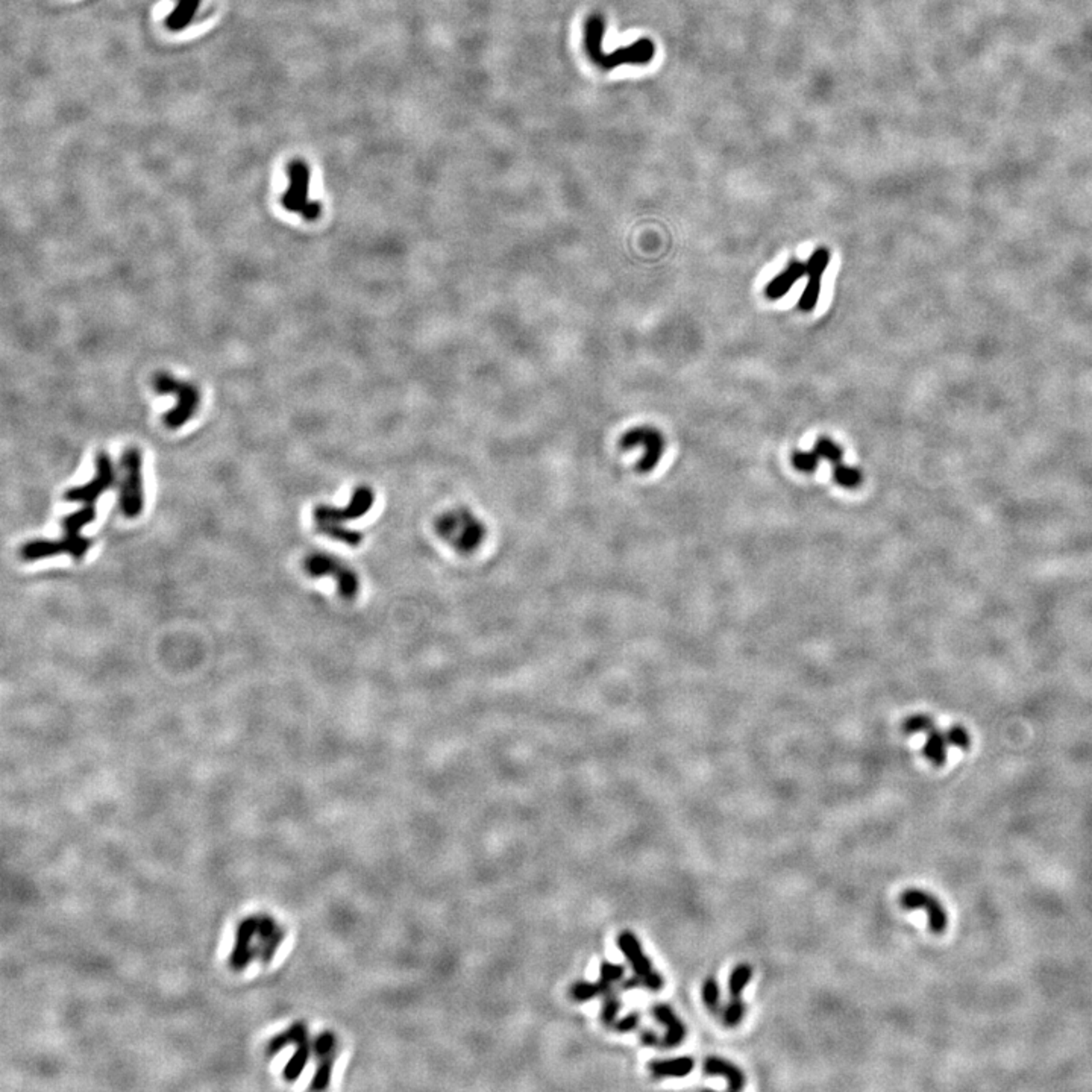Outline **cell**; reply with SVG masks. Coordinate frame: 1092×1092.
<instances>
[{"label":"cell","mask_w":1092,"mask_h":1092,"mask_svg":"<svg viewBox=\"0 0 1092 1092\" xmlns=\"http://www.w3.org/2000/svg\"><path fill=\"white\" fill-rule=\"evenodd\" d=\"M829 262H830V252H829V249L826 248L816 249L815 252L810 255L809 262H806L807 264L806 275L809 279H807L806 289L801 293L800 301H798V306L802 311H806V313L814 311L818 306L819 294H821V279L829 267Z\"/></svg>","instance_id":"cell-12"},{"label":"cell","mask_w":1092,"mask_h":1092,"mask_svg":"<svg viewBox=\"0 0 1092 1092\" xmlns=\"http://www.w3.org/2000/svg\"><path fill=\"white\" fill-rule=\"evenodd\" d=\"M753 977V968L748 963H739L734 966L728 977V992L731 997H741L743 990L748 986Z\"/></svg>","instance_id":"cell-25"},{"label":"cell","mask_w":1092,"mask_h":1092,"mask_svg":"<svg viewBox=\"0 0 1092 1092\" xmlns=\"http://www.w3.org/2000/svg\"><path fill=\"white\" fill-rule=\"evenodd\" d=\"M702 1071L707 1076L726 1078L728 1088L731 1091H741L745 1086V1074H743L742 1070L738 1065L728 1062L722 1058H718V1056L706 1058L704 1063H702Z\"/></svg>","instance_id":"cell-17"},{"label":"cell","mask_w":1092,"mask_h":1092,"mask_svg":"<svg viewBox=\"0 0 1092 1092\" xmlns=\"http://www.w3.org/2000/svg\"><path fill=\"white\" fill-rule=\"evenodd\" d=\"M335 1044H337V1039H335L334 1034L323 1032L313 1041V1051H314L318 1059H322V1058L334 1053Z\"/></svg>","instance_id":"cell-35"},{"label":"cell","mask_w":1092,"mask_h":1092,"mask_svg":"<svg viewBox=\"0 0 1092 1092\" xmlns=\"http://www.w3.org/2000/svg\"><path fill=\"white\" fill-rule=\"evenodd\" d=\"M651 1014L654 1015V1018L660 1024H663L666 1027V1034L662 1038V1047L675 1049V1047L682 1046V1042L685 1041L686 1034H687V1030H686L683 1021L675 1015L672 1007L663 1005V1003H658V1005L653 1006Z\"/></svg>","instance_id":"cell-15"},{"label":"cell","mask_w":1092,"mask_h":1092,"mask_svg":"<svg viewBox=\"0 0 1092 1092\" xmlns=\"http://www.w3.org/2000/svg\"><path fill=\"white\" fill-rule=\"evenodd\" d=\"M701 995H702L704 1005L712 1014H718L721 1010V990H719L718 980L714 977H707L704 980L702 988H701Z\"/></svg>","instance_id":"cell-27"},{"label":"cell","mask_w":1092,"mask_h":1092,"mask_svg":"<svg viewBox=\"0 0 1092 1092\" xmlns=\"http://www.w3.org/2000/svg\"><path fill=\"white\" fill-rule=\"evenodd\" d=\"M154 390L160 394H175L176 406L164 414V423L170 430H178L189 422L201 402L199 390L186 381H179L167 372H158L152 379Z\"/></svg>","instance_id":"cell-3"},{"label":"cell","mask_w":1092,"mask_h":1092,"mask_svg":"<svg viewBox=\"0 0 1092 1092\" xmlns=\"http://www.w3.org/2000/svg\"><path fill=\"white\" fill-rule=\"evenodd\" d=\"M612 990V985H609L607 982L599 978L598 982H577V983H574L569 990V995L577 1003H587V1002L601 997V995H604Z\"/></svg>","instance_id":"cell-20"},{"label":"cell","mask_w":1092,"mask_h":1092,"mask_svg":"<svg viewBox=\"0 0 1092 1092\" xmlns=\"http://www.w3.org/2000/svg\"><path fill=\"white\" fill-rule=\"evenodd\" d=\"M96 474L87 484H81L72 487L66 492V501L69 502H79V504H93L101 498V496L110 490L116 480V472L113 466V460L106 452H99L96 455Z\"/></svg>","instance_id":"cell-8"},{"label":"cell","mask_w":1092,"mask_h":1092,"mask_svg":"<svg viewBox=\"0 0 1092 1092\" xmlns=\"http://www.w3.org/2000/svg\"><path fill=\"white\" fill-rule=\"evenodd\" d=\"M639 1022H641V1015H639V1012H631V1014L626 1015L624 1018L618 1019V1021L613 1024V1027H614V1030L619 1032V1034H628V1032L636 1030V1029L639 1027Z\"/></svg>","instance_id":"cell-37"},{"label":"cell","mask_w":1092,"mask_h":1092,"mask_svg":"<svg viewBox=\"0 0 1092 1092\" xmlns=\"http://www.w3.org/2000/svg\"><path fill=\"white\" fill-rule=\"evenodd\" d=\"M123 470L120 481L118 506L126 519L138 518L145 509V492L142 478V452L137 448H128L120 458Z\"/></svg>","instance_id":"cell-5"},{"label":"cell","mask_w":1092,"mask_h":1092,"mask_svg":"<svg viewBox=\"0 0 1092 1092\" xmlns=\"http://www.w3.org/2000/svg\"><path fill=\"white\" fill-rule=\"evenodd\" d=\"M334 1061L335 1051L319 1059V1066H318L313 1080H311V1085H310L311 1090L323 1091L330 1086L331 1078H333V1070H334Z\"/></svg>","instance_id":"cell-24"},{"label":"cell","mask_w":1092,"mask_h":1092,"mask_svg":"<svg viewBox=\"0 0 1092 1092\" xmlns=\"http://www.w3.org/2000/svg\"><path fill=\"white\" fill-rule=\"evenodd\" d=\"M933 728H936V724L930 716L927 714H914L906 719L904 722V733L907 734H917V733H930Z\"/></svg>","instance_id":"cell-33"},{"label":"cell","mask_w":1092,"mask_h":1092,"mask_svg":"<svg viewBox=\"0 0 1092 1092\" xmlns=\"http://www.w3.org/2000/svg\"><path fill=\"white\" fill-rule=\"evenodd\" d=\"M833 480L844 489H856L863 481V477L859 469L846 466L844 463H838L833 466Z\"/></svg>","instance_id":"cell-26"},{"label":"cell","mask_w":1092,"mask_h":1092,"mask_svg":"<svg viewBox=\"0 0 1092 1092\" xmlns=\"http://www.w3.org/2000/svg\"><path fill=\"white\" fill-rule=\"evenodd\" d=\"M434 531L454 551L463 555L477 553L487 539V526L467 507H454L438 514Z\"/></svg>","instance_id":"cell-2"},{"label":"cell","mask_w":1092,"mask_h":1092,"mask_svg":"<svg viewBox=\"0 0 1092 1092\" xmlns=\"http://www.w3.org/2000/svg\"><path fill=\"white\" fill-rule=\"evenodd\" d=\"M258 930V918H246L245 921L240 922L237 929L235 936V946L233 953L230 956V965L235 971L245 970L249 965V962L254 958V950L250 948V942Z\"/></svg>","instance_id":"cell-13"},{"label":"cell","mask_w":1092,"mask_h":1092,"mask_svg":"<svg viewBox=\"0 0 1092 1092\" xmlns=\"http://www.w3.org/2000/svg\"><path fill=\"white\" fill-rule=\"evenodd\" d=\"M746 1012V1006L743 1003L741 997H731L724 1010H722V1022L726 1027H736L741 1024Z\"/></svg>","instance_id":"cell-30"},{"label":"cell","mask_w":1092,"mask_h":1092,"mask_svg":"<svg viewBox=\"0 0 1092 1092\" xmlns=\"http://www.w3.org/2000/svg\"><path fill=\"white\" fill-rule=\"evenodd\" d=\"M948 746H950V742H948L946 733H941L939 730L933 728L932 731L929 733L927 742L922 748V753L926 758L932 762L933 765L942 766L946 762Z\"/></svg>","instance_id":"cell-22"},{"label":"cell","mask_w":1092,"mask_h":1092,"mask_svg":"<svg viewBox=\"0 0 1092 1092\" xmlns=\"http://www.w3.org/2000/svg\"><path fill=\"white\" fill-rule=\"evenodd\" d=\"M602 997H604V1002H602V1009H601V1021L604 1026L612 1027L613 1024L618 1021V1015L621 1010V1000L613 992V990L604 994Z\"/></svg>","instance_id":"cell-31"},{"label":"cell","mask_w":1092,"mask_h":1092,"mask_svg":"<svg viewBox=\"0 0 1092 1092\" xmlns=\"http://www.w3.org/2000/svg\"><path fill=\"white\" fill-rule=\"evenodd\" d=\"M806 272H807L806 262L795 260V262L787 264V267L783 272H780L777 277L772 278L771 281L768 282V286L765 289V294L772 301L782 299L783 296H786L787 291L795 286V282L806 275Z\"/></svg>","instance_id":"cell-16"},{"label":"cell","mask_w":1092,"mask_h":1092,"mask_svg":"<svg viewBox=\"0 0 1092 1092\" xmlns=\"http://www.w3.org/2000/svg\"><path fill=\"white\" fill-rule=\"evenodd\" d=\"M374 502H375L374 490L367 486H358L352 492L350 502L345 507H334L325 504L314 507L313 510L314 526L323 536L345 543L350 548H357L363 543L364 536L360 531L345 526V524L348 521H357L363 518L364 514H367L374 507Z\"/></svg>","instance_id":"cell-1"},{"label":"cell","mask_w":1092,"mask_h":1092,"mask_svg":"<svg viewBox=\"0 0 1092 1092\" xmlns=\"http://www.w3.org/2000/svg\"><path fill=\"white\" fill-rule=\"evenodd\" d=\"M289 189L281 198V205L290 213H302L308 205V189H310V167L301 160L291 161L287 169Z\"/></svg>","instance_id":"cell-9"},{"label":"cell","mask_w":1092,"mask_h":1092,"mask_svg":"<svg viewBox=\"0 0 1092 1092\" xmlns=\"http://www.w3.org/2000/svg\"><path fill=\"white\" fill-rule=\"evenodd\" d=\"M304 569L311 578L331 577L340 597L346 601L355 599L360 592L358 574L334 554L311 553L304 560Z\"/></svg>","instance_id":"cell-4"},{"label":"cell","mask_w":1092,"mask_h":1092,"mask_svg":"<svg viewBox=\"0 0 1092 1092\" xmlns=\"http://www.w3.org/2000/svg\"><path fill=\"white\" fill-rule=\"evenodd\" d=\"M653 1078H686L695 1068V1061L690 1056H682L675 1059L653 1061L648 1065Z\"/></svg>","instance_id":"cell-18"},{"label":"cell","mask_w":1092,"mask_h":1092,"mask_svg":"<svg viewBox=\"0 0 1092 1092\" xmlns=\"http://www.w3.org/2000/svg\"><path fill=\"white\" fill-rule=\"evenodd\" d=\"M624 974H626V966H624V965H618V963L604 961L601 963V966H599V978L604 980V982H607V983L612 985V986L614 983L621 982V980L624 978Z\"/></svg>","instance_id":"cell-34"},{"label":"cell","mask_w":1092,"mask_h":1092,"mask_svg":"<svg viewBox=\"0 0 1092 1092\" xmlns=\"http://www.w3.org/2000/svg\"><path fill=\"white\" fill-rule=\"evenodd\" d=\"M641 1041L646 1047H658L662 1046V1039L655 1034L653 1030H642Z\"/></svg>","instance_id":"cell-39"},{"label":"cell","mask_w":1092,"mask_h":1092,"mask_svg":"<svg viewBox=\"0 0 1092 1092\" xmlns=\"http://www.w3.org/2000/svg\"><path fill=\"white\" fill-rule=\"evenodd\" d=\"M819 458L821 457L815 450H812V451H795L792 454V465L800 472L812 474V472H815L816 467L819 465Z\"/></svg>","instance_id":"cell-32"},{"label":"cell","mask_w":1092,"mask_h":1092,"mask_svg":"<svg viewBox=\"0 0 1092 1092\" xmlns=\"http://www.w3.org/2000/svg\"><path fill=\"white\" fill-rule=\"evenodd\" d=\"M900 904L906 910L921 909L926 910L929 917L930 930L934 933L946 932L948 927V914L941 902L932 894L921 889H907L900 897Z\"/></svg>","instance_id":"cell-10"},{"label":"cell","mask_w":1092,"mask_h":1092,"mask_svg":"<svg viewBox=\"0 0 1092 1092\" xmlns=\"http://www.w3.org/2000/svg\"><path fill=\"white\" fill-rule=\"evenodd\" d=\"M91 548V540L84 536L66 534L58 540L37 539L25 543L20 550V557L26 562H37L43 558L57 557L61 554H69L73 558L81 560Z\"/></svg>","instance_id":"cell-6"},{"label":"cell","mask_w":1092,"mask_h":1092,"mask_svg":"<svg viewBox=\"0 0 1092 1092\" xmlns=\"http://www.w3.org/2000/svg\"><path fill=\"white\" fill-rule=\"evenodd\" d=\"M306 1038H308V1029H306V1024L304 1022H294L284 1034H278L270 1041L267 1051L270 1056H274L275 1053L286 1049L287 1046H290V1044L296 1046Z\"/></svg>","instance_id":"cell-23"},{"label":"cell","mask_w":1092,"mask_h":1092,"mask_svg":"<svg viewBox=\"0 0 1092 1092\" xmlns=\"http://www.w3.org/2000/svg\"><path fill=\"white\" fill-rule=\"evenodd\" d=\"M946 734V738H948V742H950V745H953V746H958V748H962V750H966V748H970V745H971V738H970L968 731H966L965 728L961 727V726H954V727L950 728Z\"/></svg>","instance_id":"cell-36"},{"label":"cell","mask_w":1092,"mask_h":1092,"mask_svg":"<svg viewBox=\"0 0 1092 1092\" xmlns=\"http://www.w3.org/2000/svg\"><path fill=\"white\" fill-rule=\"evenodd\" d=\"M311 1050H313V1044L310 1042V1038H306L299 1044H296V1051L291 1056L290 1061L286 1063V1068H284V1078H287L289 1082L298 1080L299 1076L302 1074L306 1063L310 1061Z\"/></svg>","instance_id":"cell-21"},{"label":"cell","mask_w":1092,"mask_h":1092,"mask_svg":"<svg viewBox=\"0 0 1092 1092\" xmlns=\"http://www.w3.org/2000/svg\"><path fill=\"white\" fill-rule=\"evenodd\" d=\"M282 941H284V930L281 927H277V930L272 933V936L269 939H266L264 942L258 944V948L254 950V956H260L264 965L270 963L278 948L282 944Z\"/></svg>","instance_id":"cell-28"},{"label":"cell","mask_w":1092,"mask_h":1092,"mask_svg":"<svg viewBox=\"0 0 1092 1092\" xmlns=\"http://www.w3.org/2000/svg\"><path fill=\"white\" fill-rule=\"evenodd\" d=\"M814 450L819 454L821 458H826L827 462H830L833 466L838 463H842V457H844L842 448L838 443H834L829 437H819L816 440Z\"/></svg>","instance_id":"cell-29"},{"label":"cell","mask_w":1092,"mask_h":1092,"mask_svg":"<svg viewBox=\"0 0 1092 1092\" xmlns=\"http://www.w3.org/2000/svg\"><path fill=\"white\" fill-rule=\"evenodd\" d=\"M654 43L648 38H643L636 43L621 47L612 54H607V55L601 50L594 58L590 59L602 70H612L614 67H619L624 64H648L654 57Z\"/></svg>","instance_id":"cell-11"},{"label":"cell","mask_w":1092,"mask_h":1092,"mask_svg":"<svg viewBox=\"0 0 1092 1092\" xmlns=\"http://www.w3.org/2000/svg\"><path fill=\"white\" fill-rule=\"evenodd\" d=\"M616 942H618L619 950L622 951V954L626 956V961L630 962L634 974L642 977V982H645V978H648L654 973L651 961L643 953L641 942L634 933L628 932V930L619 933Z\"/></svg>","instance_id":"cell-14"},{"label":"cell","mask_w":1092,"mask_h":1092,"mask_svg":"<svg viewBox=\"0 0 1092 1092\" xmlns=\"http://www.w3.org/2000/svg\"><path fill=\"white\" fill-rule=\"evenodd\" d=\"M619 446L624 451L641 446L643 450V455L638 463V469L643 474H646V472H651L658 465V462L665 452V438L658 430H655L653 426H648V425H643V426H636V428L628 430L626 434L621 437Z\"/></svg>","instance_id":"cell-7"},{"label":"cell","mask_w":1092,"mask_h":1092,"mask_svg":"<svg viewBox=\"0 0 1092 1092\" xmlns=\"http://www.w3.org/2000/svg\"><path fill=\"white\" fill-rule=\"evenodd\" d=\"M201 0H179L172 14L166 18V26L172 32H181L191 23L193 17L198 13Z\"/></svg>","instance_id":"cell-19"},{"label":"cell","mask_w":1092,"mask_h":1092,"mask_svg":"<svg viewBox=\"0 0 1092 1092\" xmlns=\"http://www.w3.org/2000/svg\"><path fill=\"white\" fill-rule=\"evenodd\" d=\"M321 213V204L316 202V201H310L306 206V210L301 213V216L306 218V220H308V222H311V220H316V218H319Z\"/></svg>","instance_id":"cell-38"}]
</instances>
